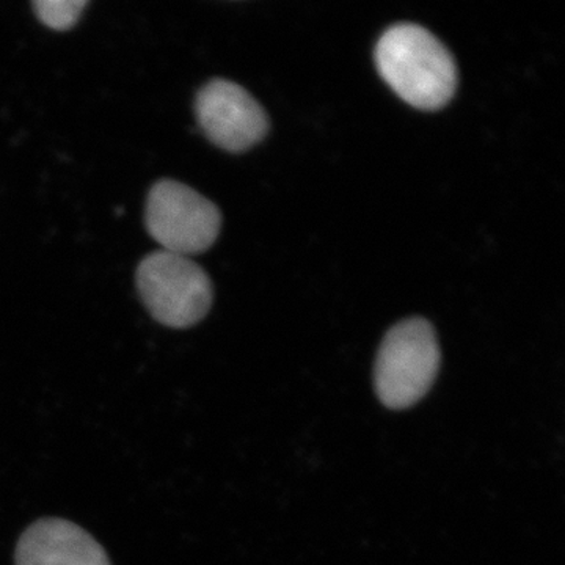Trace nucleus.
<instances>
[{
	"label": "nucleus",
	"mask_w": 565,
	"mask_h": 565,
	"mask_svg": "<svg viewBox=\"0 0 565 565\" xmlns=\"http://www.w3.org/2000/svg\"><path fill=\"white\" fill-rule=\"evenodd\" d=\"M375 63L386 84L416 109H441L455 96V58L445 44L422 25L390 28L375 47Z\"/></svg>",
	"instance_id": "nucleus-1"
},
{
	"label": "nucleus",
	"mask_w": 565,
	"mask_h": 565,
	"mask_svg": "<svg viewBox=\"0 0 565 565\" xmlns=\"http://www.w3.org/2000/svg\"><path fill=\"white\" fill-rule=\"evenodd\" d=\"M440 348L426 319L396 323L385 334L375 360V393L385 407L404 411L426 396L440 367Z\"/></svg>",
	"instance_id": "nucleus-2"
},
{
	"label": "nucleus",
	"mask_w": 565,
	"mask_h": 565,
	"mask_svg": "<svg viewBox=\"0 0 565 565\" xmlns=\"http://www.w3.org/2000/svg\"><path fill=\"white\" fill-rule=\"evenodd\" d=\"M137 288L152 318L172 329L195 326L211 310V278L189 256L151 253L137 269Z\"/></svg>",
	"instance_id": "nucleus-3"
},
{
	"label": "nucleus",
	"mask_w": 565,
	"mask_h": 565,
	"mask_svg": "<svg viewBox=\"0 0 565 565\" xmlns=\"http://www.w3.org/2000/svg\"><path fill=\"white\" fill-rule=\"evenodd\" d=\"M145 221L163 250L189 258L207 250L222 226L221 211L211 200L172 180L152 185Z\"/></svg>",
	"instance_id": "nucleus-4"
},
{
	"label": "nucleus",
	"mask_w": 565,
	"mask_h": 565,
	"mask_svg": "<svg viewBox=\"0 0 565 565\" xmlns=\"http://www.w3.org/2000/svg\"><path fill=\"white\" fill-rule=\"evenodd\" d=\"M195 114L207 139L226 151L255 147L269 129L266 111L250 93L225 79L204 85L196 95Z\"/></svg>",
	"instance_id": "nucleus-5"
},
{
	"label": "nucleus",
	"mask_w": 565,
	"mask_h": 565,
	"mask_svg": "<svg viewBox=\"0 0 565 565\" xmlns=\"http://www.w3.org/2000/svg\"><path fill=\"white\" fill-rule=\"evenodd\" d=\"M17 565H111L106 550L84 527L63 519H41L22 533Z\"/></svg>",
	"instance_id": "nucleus-6"
},
{
	"label": "nucleus",
	"mask_w": 565,
	"mask_h": 565,
	"mask_svg": "<svg viewBox=\"0 0 565 565\" xmlns=\"http://www.w3.org/2000/svg\"><path fill=\"white\" fill-rule=\"evenodd\" d=\"M88 6L87 0H39L33 2L36 17L47 28L55 31H68L79 21L82 11Z\"/></svg>",
	"instance_id": "nucleus-7"
}]
</instances>
